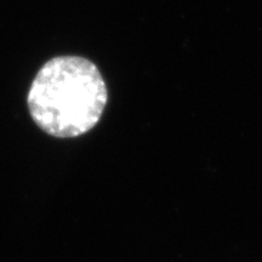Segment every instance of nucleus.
<instances>
[{
	"label": "nucleus",
	"instance_id": "nucleus-1",
	"mask_svg": "<svg viewBox=\"0 0 262 262\" xmlns=\"http://www.w3.org/2000/svg\"><path fill=\"white\" fill-rule=\"evenodd\" d=\"M107 101V85L100 70L80 56L48 61L33 79L27 96L34 123L60 139L81 136L93 129Z\"/></svg>",
	"mask_w": 262,
	"mask_h": 262
}]
</instances>
